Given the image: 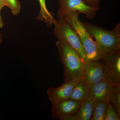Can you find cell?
I'll return each mask as SVG.
<instances>
[{"label":"cell","instance_id":"obj_13","mask_svg":"<svg viewBox=\"0 0 120 120\" xmlns=\"http://www.w3.org/2000/svg\"><path fill=\"white\" fill-rule=\"evenodd\" d=\"M40 7V11L37 19L44 22L48 26L53 25L56 20L47 9L46 4L45 0H38Z\"/></svg>","mask_w":120,"mask_h":120},{"label":"cell","instance_id":"obj_19","mask_svg":"<svg viewBox=\"0 0 120 120\" xmlns=\"http://www.w3.org/2000/svg\"><path fill=\"white\" fill-rule=\"evenodd\" d=\"M5 6H6V4L4 0H0V28H3L4 24L1 16L0 11Z\"/></svg>","mask_w":120,"mask_h":120},{"label":"cell","instance_id":"obj_17","mask_svg":"<svg viewBox=\"0 0 120 120\" xmlns=\"http://www.w3.org/2000/svg\"><path fill=\"white\" fill-rule=\"evenodd\" d=\"M118 116L116 109L112 105L109 103L107 106L104 120H120Z\"/></svg>","mask_w":120,"mask_h":120},{"label":"cell","instance_id":"obj_16","mask_svg":"<svg viewBox=\"0 0 120 120\" xmlns=\"http://www.w3.org/2000/svg\"><path fill=\"white\" fill-rule=\"evenodd\" d=\"M6 7H8L15 15H17L20 12L21 6L18 0H4Z\"/></svg>","mask_w":120,"mask_h":120},{"label":"cell","instance_id":"obj_6","mask_svg":"<svg viewBox=\"0 0 120 120\" xmlns=\"http://www.w3.org/2000/svg\"><path fill=\"white\" fill-rule=\"evenodd\" d=\"M83 101L68 99L52 104V117L54 120H65L69 116L75 115Z\"/></svg>","mask_w":120,"mask_h":120},{"label":"cell","instance_id":"obj_18","mask_svg":"<svg viewBox=\"0 0 120 120\" xmlns=\"http://www.w3.org/2000/svg\"><path fill=\"white\" fill-rule=\"evenodd\" d=\"M84 3L90 7L94 8H98L100 0H82Z\"/></svg>","mask_w":120,"mask_h":120},{"label":"cell","instance_id":"obj_12","mask_svg":"<svg viewBox=\"0 0 120 120\" xmlns=\"http://www.w3.org/2000/svg\"><path fill=\"white\" fill-rule=\"evenodd\" d=\"M94 102L91 98L84 101L75 114V120H90Z\"/></svg>","mask_w":120,"mask_h":120},{"label":"cell","instance_id":"obj_15","mask_svg":"<svg viewBox=\"0 0 120 120\" xmlns=\"http://www.w3.org/2000/svg\"><path fill=\"white\" fill-rule=\"evenodd\" d=\"M109 103L112 105L119 116H120V83L113 85Z\"/></svg>","mask_w":120,"mask_h":120},{"label":"cell","instance_id":"obj_5","mask_svg":"<svg viewBox=\"0 0 120 120\" xmlns=\"http://www.w3.org/2000/svg\"><path fill=\"white\" fill-rule=\"evenodd\" d=\"M59 4L57 14V19L62 18L65 14L72 11H77L84 15L88 19H92L95 16L99 8L88 6L82 0H57Z\"/></svg>","mask_w":120,"mask_h":120},{"label":"cell","instance_id":"obj_11","mask_svg":"<svg viewBox=\"0 0 120 120\" xmlns=\"http://www.w3.org/2000/svg\"><path fill=\"white\" fill-rule=\"evenodd\" d=\"M90 98V87L81 78L76 82L69 98L74 101H83Z\"/></svg>","mask_w":120,"mask_h":120},{"label":"cell","instance_id":"obj_10","mask_svg":"<svg viewBox=\"0 0 120 120\" xmlns=\"http://www.w3.org/2000/svg\"><path fill=\"white\" fill-rule=\"evenodd\" d=\"M113 86L106 80L94 84L90 87L91 98L94 101H103L109 103Z\"/></svg>","mask_w":120,"mask_h":120},{"label":"cell","instance_id":"obj_14","mask_svg":"<svg viewBox=\"0 0 120 120\" xmlns=\"http://www.w3.org/2000/svg\"><path fill=\"white\" fill-rule=\"evenodd\" d=\"M109 103L103 101H94L90 120H104Z\"/></svg>","mask_w":120,"mask_h":120},{"label":"cell","instance_id":"obj_9","mask_svg":"<svg viewBox=\"0 0 120 120\" xmlns=\"http://www.w3.org/2000/svg\"><path fill=\"white\" fill-rule=\"evenodd\" d=\"M77 81L64 82L58 87L48 88L47 91V97L51 103H57L69 98Z\"/></svg>","mask_w":120,"mask_h":120},{"label":"cell","instance_id":"obj_21","mask_svg":"<svg viewBox=\"0 0 120 120\" xmlns=\"http://www.w3.org/2000/svg\"></svg>","mask_w":120,"mask_h":120},{"label":"cell","instance_id":"obj_1","mask_svg":"<svg viewBox=\"0 0 120 120\" xmlns=\"http://www.w3.org/2000/svg\"><path fill=\"white\" fill-rule=\"evenodd\" d=\"M83 23L91 37L95 39L101 60L120 50V23L110 30L89 23Z\"/></svg>","mask_w":120,"mask_h":120},{"label":"cell","instance_id":"obj_8","mask_svg":"<svg viewBox=\"0 0 120 120\" xmlns=\"http://www.w3.org/2000/svg\"><path fill=\"white\" fill-rule=\"evenodd\" d=\"M106 79L113 85L120 83V50L103 58Z\"/></svg>","mask_w":120,"mask_h":120},{"label":"cell","instance_id":"obj_20","mask_svg":"<svg viewBox=\"0 0 120 120\" xmlns=\"http://www.w3.org/2000/svg\"><path fill=\"white\" fill-rule=\"evenodd\" d=\"M3 39V35L0 32V44L2 43Z\"/></svg>","mask_w":120,"mask_h":120},{"label":"cell","instance_id":"obj_2","mask_svg":"<svg viewBox=\"0 0 120 120\" xmlns=\"http://www.w3.org/2000/svg\"><path fill=\"white\" fill-rule=\"evenodd\" d=\"M60 60L64 67V82L77 81L83 75L85 62L79 54L67 43L56 42Z\"/></svg>","mask_w":120,"mask_h":120},{"label":"cell","instance_id":"obj_7","mask_svg":"<svg viewBox=\"0 0 120 120\" xmlns=\"http://www.w3.org/2000/svg\"><path fill=\"white\" fill-rule=\"evenodd\" d=\"M82 78L90 87L99 82L106 80L104 65L99 60L85 62Z\"/></svg>","mask_w":120,"mask_h":120},{"label":"cell","instance_id":"obj_3","mask_svg":"<svg viewBox=\"0 0 120 120\" xmlns=\"http://www.w3.org/2000/svg\"><path fill=\"white\" fill-rule=\"evenodd\" d=\"M80 13L72 11L65 14L63 17L75 30L80 40L87 57L90 61L99 60L101 57L95 41L87 30L82 22L79 19Z\"/></svg>","mask_w":120,"mask_h":120},{"label":"cell","instance_id":"obj_4","mask_svg":"<svg viewBox=\"0 0 120 120\" xmlns=\"http://www.w3.org/2000/svg\"><path fill=\"white\" fill-rule=\"evenodd\" d=\"M54 25V34L58 40L69 45L79 54L84 62L90 61L76 33L66 20L62 17L56 20Z\"/></svg>","mask_w":120,"mask_h":120}]
</instances>
